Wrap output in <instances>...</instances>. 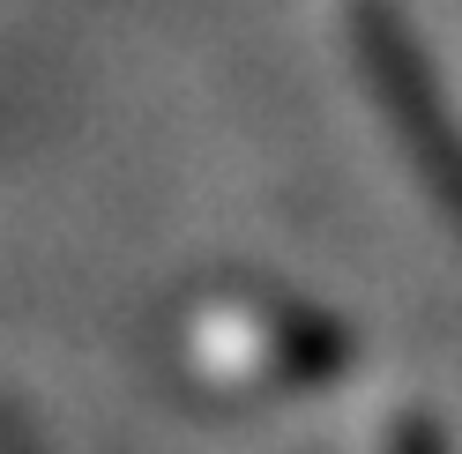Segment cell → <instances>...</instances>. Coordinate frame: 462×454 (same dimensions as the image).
Returning <instances> with one entry per match:
<instances>
[{"label": "cell", "instance_id": "obj_1", "mask_svg": "<svg viewBox=\"0 0 462 454\" xmlns=\"http://www.w3.org/2000/svg\"><path fill=\"white\" fill-rule=\"evenodd\" d=\"M351 38H358V60H365V82H373V97H381V112L395 120V134L411 141L425 186L462 216V141L448 127L440 90H432V68L418 60L402 15L388 8V0H358L351 8Z\"/></svg>", "mask_w": 462, "mask_h": 454}]
</instances>
